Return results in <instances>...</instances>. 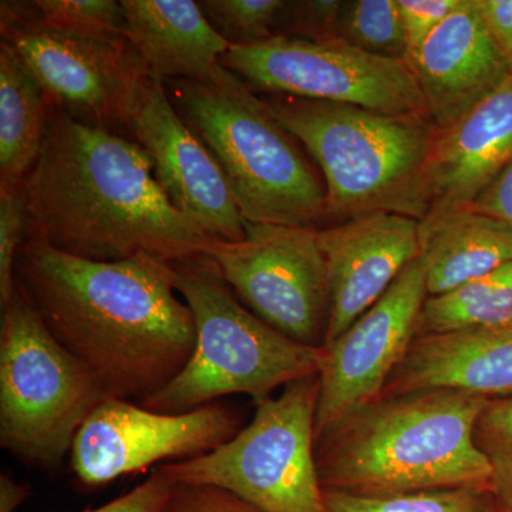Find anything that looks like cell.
Segmentation results:
<instances>
[{
  "label": "cell",
  "mask_w": 512,
  "mask_h": 512,
  "mask_svg": "<svg viewBox=\"0 0 512 512\" xmlns=\"http://www.w3.org/2000/svg\"><path fill=\"white\" fill-rule=\"evenodd\" d=\"M339 39L370 55L409 56L397 0H345Z\"/></svg>",
  "instance_id": "24"
},
{
  "label": "cell",
  "mask_w": 512,
  "mask_h": 512,
  "mask_svg": "<svg viewBox=\"0 0 512 512\" xmlns=\"http://www.w3.org/2000/svg\"><path fill=\"white\" fill-rule=\"evenodd\" d=\"M474 5L491 39L503 55L510 59L512 56V0H474Z\"/></svg>",
  "instance_id": "33"
},
{
  "label": "cell",
  "mask_w": 512,
  "mask_h": 512,
  "mask_svg": "<svg viewBox=\"0 0 512 512\" xmlns=\"http://www.w3.org/2000/svg\"><path fill=\"white\" fill-rule=\"evenodd\" d=\"M319 228L245 222V238L212 251L225 282L249 311L302 345L322 348L329 284Z\"/></svg>",
  "instance_id": "11"
},
{
  "label": "cell",
  "mask_w": 512,
  "mask_h": 512,
  "mask_svg": "<svg viewBox=\"0 0 512 512\" xmlns=\"http://www.w3.org/2000/svg\"><path fill=\"white\" fill-rule=\"evenodd\" d=\"M28 235L22 184L0 185V305L16 291V259Z\"/></svg>",
  "instance_id": "29"
},
{
  "label": "cell",
  "mask_w": 512,
  "mask_h": 512,
  "mask_svg": "<svg viewBox=\"0 0 512 512\" xmlns=\"http://www.w3.org/2000/svg\"><path fill=\"white\" fill-rule=\"evenodd\" d=\"M164 512H264L212 485L175 484Z\"/></svg>",
  "instance_id": "31"
},
{
  "label": "cell",
  "mask_w": 512,
  "mask_h": 512,
  "mask_svg": "<svg viewBox=\"0 0 512 512\" xmlns=\"http://www.w3.org/2000/svg\"><path fill=\"white\" fill-rule=\"evenodd\" d=\"M420 258L343 335L320 348L315 439L383 396L384 387L416 338L427 299Z\"/></svg>",
  "instance_id": "13"
},
{
  "label": "cell",
  "mask_w": 512,
  "mask_h": 512,
  "mask_svg": "<svg viewBox=\"0 0 512 512\" xmlns=\"http://www.w3.org/2000/svg\"><path fill=\"white\" fill-rule=\"evenodd\" d=\"M461 2L463 0H397L409 49L406 63Z\"/></svg>",
  "instance_id": "30"
},
{
  "label": "cell",
  "mask_w": 512,
  "mask_h": 512,
  "mask_svg": "<svg viewBox=\"0 0 512 512\" xmlns=\"http://www.w3.org/2000/svg\"><path fill=\"white\" fill-rule=\"evenodd\" d=\"M512 325V261L441 296H427L416 336Z\"/></svg>",
  "instance_id": "22"
},
{
  "label": "cell",
  "mask_w": 512,
  "mask_h": 512,
  "mask_svg": "<svg viewBox=\"0 0 512 512\" xmlns=\"http://www.w3.org/2000/svg\"><path fill=\"white\" fill-rule=\"evenodd\" d=\"M238 427L237 414L218 403L167 414L109 397L76 434L70 464L83 484L100 487L170 458L210 453Z\"/></svg>",
  "instance_id": "12"
},
{
  "label": "cell",
  "mask_w": 512,
  "mask_h": 512,
  "mask_svg": "<svg viewBox=\"0 0 512 512\" xmlns=\"http://www.w3.org/2000/svg\"><path fill=\"white\" fill-rule=\"evenodd\" d=\"M16 286L107 397L141 404L183 372L195 322L173 266L153 256L89 261L26 238Z\"/></svg>",
  "instance_id": "1"
},
{
  "label": "cell",
  "mask_w": 512,
  "mask_h": 512,
  "mask_svg": "<svg viewBox=\"0 0 512 512\" xmlns=\"http://www.w3.org/2000/svg\"><path fill=\"white\" fill-rule=\"evenodd\" d=\"M488 402L454 390L383 394L316 441L320 483L360 495L491 491L493 471L474 440Z\"/></svg>",
  "instance_id": "3"
},
{
  "label": "cell",
  "mask_w": 512,
  "mask_h": 512,
  "mask_svg": "<svg viewBox=\"0 0 512 512\" xmlns=\"http://www.w3.org/2000/svg\"><path fill=\"white\" fill-rule=\"evenodd\" d=\"M345 0H284L276 37L330 42L340 40Z\"/></svg>",
  "instance_id": "28"
},
{
  "label": "cell",
  "mask_w": 512,
  "mask_h": 512,
  "mask_svg": "<svg viewBox=\"0 0 512 512\" xmlns=\"http://www.w3.org/2000/svg\"><path fill=\"white\" fill-rule=\"evenodd\" d=\"M25 18L76 35L124 39L126 13L116 0H35L13 2Z\"/></svg>",
  "instance_id": "25"
},
{
  "label": "cell",
  "mask_w": 512,
  "mask_h": 512,
  "mask_svg": "<svg viewBox=\"0 0 512 512\" xmlns=\"http://www.w3.org/2000/svg\"><path fill=\"white\" fill-rule=\"evenodd\" d=\"M124 39L147 64L154 79L211 83L221 70L229 43L192 0H121Z\"/></svg>",
  "instance_id": "19"
},
{
  "label": "cell",
  "mask_w": 512,
  "mask_h": 512,
  "mask_svg": "<svg viewBox=\"0 0 512 512\" xmlns=\"http://www.w3.org/2000/svg\"><path fill=\"white\" fill-rule=\"evenodd\" d=\"M22 192L26 238L77 258L147 255L174 264L211 256L221 242L174 207L140 144L57 107L50 106L45 143Z\"/></svg>",
  "instance_id": "2"
},
{
  "label": "cell",
  "mask_w": 512,
  "mask_h": 512,
  "mask_svg": "<svg viewBox=\"0 0 512 512\" xmlns=\"http://www.w3.org/2000/svg\"><path fill=\"white\" fill-rule=\"evenodd\" d=\"M508 64H510V73L512 74V56L508 59Z\"/></svg>",
  "instance_id": "36"
},
{
  "label": "cell",
  "mask_w": 512,
  "mask_h": 512,
  "mask_svg": "<svg viewBox=\"0 0 512 512\" xmlns=\"http://www.w3.org/2000/svg\"><path fill=\"white\" fill-rule=\"evenodd\" d=\"M50 103L12 47L0 42V185H20L42 151Z\"/></svg>",
  "instance_id": "21"
},
{
  "label": "cell",
  "mask_w": 512,
  "mask_h": 512,
  "mask_svg": "<svg viewBox=\"0 0 512 512\" xmlns=\"http://www.w3.org/2000/svg\"><path fill=\"white\" fill-rule=\"evenodd\" d=\"M174 481L160 466L144 483L111 503L83 512H164L174 490Z\"/></svg>",
  "instance_id": "32"
},
{
  "label": "cell",
  "mask_w": 512,
  "mask_h": 512,
  "mask_svg": "<svg viewBox=\"0 0 512 512\" xmlns=\"http://www.w3.org/2000/svg\"><path fill=\"white\" fill-rule=\"evenodd\" d=\"M407 64L437 128L466 116L511 74L508 59L485 29L474 0H463Z\"/></svg>",
  "instance_id": "17"
},
{
  "label": "cell",
  "mask_w": 512,
  "mask_h": 512,
  "mask_svg": "<svg viewBox=\"0 0 512 512\" xmlns=\"http://www.w3.org/2000/svg\"><path fill=\"white\" fill-rule=\"evenodd\" d=\"M318 375L256 404L254 419L210 453L160 464L175 484L212 485L264 512H329L316 464Z\"/></svg>",
  "instance_id": "8"
},
{
  "label": "cell",
  "mask_w": 512,
  "mask_h": 512,
  "mask_svg": "<svg viewBox=\"0 0 512 512\" xmlns=\"http://www.w3.org/2000/svg\"><path fill=\"white\" fill-rule=\"evenodd\" d=\"M512 161V74L466 116L437 128L426 167V228L471 207Z\"/></svg>",
  "instance_id": "16"
},
{
  "label": "cell",
  "mask_w": 512,
  "mask_h": 512,
  "mask_svg": "<svg viewBox=\"0 0 512 512\" xmlns=\"http://www.w3.org/2000/svg\"><path fill=\"white\" fill-rule=\"evenodd\" d=\"M474 440L493 471L495 507L512 512V394L487 403L478 416Z\"/></svg>",
  "instance_id": "27"
},
{
  "label": "cell",
  "mask_w": 512,
  "mask_h": 512,
  "mask_svg": "<svg viewBox=\"0 0 512 512\" xmlns=\"http://www.w3.org/2000/svg\"><path fill=\"white\" fill-rule=\"evenodd\" d=\"M29 494L28 485L18 483L10 474L0 476V512H15Z\"/></svg>",
  "instance_id": "35"
},
{
  "label": "cell",
  "mask_w": 512,
  "mask_h": 512,
  "mask_svg": "<svg viewBox=\"0 0 512 512\" xmlns=\"http://www.w3.org/2000/svg\"><path fill=\"white\" fill-rule=\"evenodd\" d=\"M106 399L16 286L0 322V446L30 466H60Z\"/></svg>",
  "instance_id": "7"
},
{
  "label": "cell",
  "mask_w": 512,
  "mask_h": 512,
  "mask_svg": "<svg viewBox=\"0 0 512 512\" xmlns=\"http://www.w3.org/2000/svg\"><path fill=\"white\" fill-rule=\"evenodd\" d=\"M427 390L511 396L512 325L416 336L383 394Z\"/></svg>",
  "instance_id": "18"
},
{
  "label": "cell",
  "mask_w": 512,
  "mask_h": 512,
  "mask_svg": "<svg viewBox=\"0 0 512 512\" xmlns=\"http://www.w3.org/2000/svg\"><path fill=\"white\" fill-rule=\"evenodd\" d=\"M221 64L256 93L429 117L409 64L370 55L343 40L274 37L261 45L229 47Z\"/></svg>",
  "instance_id": "10"
},
{
  "label": "cell",
  "mask_w": 512,
  "mask_h": 512,
  "mask_svg": "<svg viewBox=\"0 0 512 512\" xmlns=\"http://www.w3.org/2000/svg\"><path fill=\"white\" fill-rule=\"evenodd\" d=\"M2 42L42 86L50 106L84 126L130 131L131 114L150 69L126 39L64 32L25 18L13 2L0 6Z\"/></svg>",
  "instance_id": "9"
},
{
  "label": "cell",
  "mask_w": 512,
  "mask_h": 512,
  "mask_svg": "<svg viewBox=\"0 0 512 512\" xmlns=\"http://www.w3.org/2000/svg\"><path fill=\"white\" fill-rule=\"evenodd\" d=\"M195 322L194 352L173 382L141 406L178 414L229 394L264 402L279 387L318 375L320 348L302 345L245 308L210 255L171 264Z\"/></svg>",
  "instance_id": "6"
},
{
  "label": "cell",
  "mask_w": 512,
  "mask_h": 512,
  "mask_svg": "<svg viewBox=\"0 0 512 512\" xmlns=\"http://www.w3.org/2000/svg\"><path fill=\"white\" fill-rule=\"evenodd\" d=\"M130 133L147 151L154 174L175 208L218 241L245 238V218L211 151L175 110L161 80L141 90Z\"/></svg>",
  "instance_id": "14"
},
{
  "label": "cell",
  "mask_w": 512,
  "mask_h": 512,
  "mask_svg": "<svg viewBox=\"0 0 512 512\" xmlns=\"http://www.w3.org/2000/svg\"><path fill=\"white\" fill-rule=\"evenodd\" d=\"M329 512H494L493 494L484 488H448L389 495L325 490Z\"/></svg>",
  "instance_id": "23"
},
{
  "label": "cell",
  "mask_w": 512,
  "mask_h": 512,
  "mask_svg": "<svg viewBox=\"0 0 512 512\" xmlns=\"http://www.w3.org/2000/svg\"><path fill=\"white\" fill-rule=\"evenodd\" d=\"M198 5L229 46H255L276 37L284 0H201Z\"/></svg>",
  "instance_id": "26"
},
{
  "label": "cell",
  "mask_w": 512,
  "mask_h": 512,
  "mask_svg": "<svg viewBox=\"0 0 512 512\" xmlns=\"http://www.w3.org/2000/svg\"><path fill=\"white\" fill-rule=\"evenodd\" d=\"M494 512H500V511H498L497 508H495Z\"/></svg>",
  "instance_id": "37"
},
{
  "label": "cell",
  "mask_w": 512,
  "mask_h": 512,
  "mask_svg": "<svg viewBox=\"0 0 512 512\" xmlns=\"http://www.w3.org/2000/svg\"><path fill=\"white\" fill-rule=\"evenodd\" d=\"M175 110L218 161L245 221L323 228L326 187L301 141L241 77L164 83Z\"/></svg>",
  "instance_id": "5"
},
{
  "label": "cell",
  "mask_w": 512,
  "mask_h": 512,
  "mask_svg": "<svg viewBox=\"0 0 512 512\" xmlns=\"http://www.w3.org/2000/svg\"><path fill=\"white\" fill-rule=\"evenodd\" d=\"M468 208L490 215L512 229V161Z\"/></svg>",
  "instance_id": "34"
},
{
  "label": "cell",
  "mask_w": 512,
  "mask_h": 512,
  "mask_svg": "<svg viewBox=\"0 0 512 512\" xmlns=\"http://www.w3.org/2000/svg\"><path fill=\"white\" fill-rule=\"evenodd\" d=\"M329 284L325 343L346 332L420 256V222L373 212L319 228Z\"/></svg>",
  "instance_id": "15"
},
{
  "label": "cell",
  "mask_w": 512,
  "mask_h": 512,
  "mask_svg": "<svg viewBox=\"0 0 512 512\" xmlns=\"http://www.w3.org/2000/svg\"><path fill=\"white\" fill-rule=\"evenodd\" d=\"M427 295L441 296L512 261V229L473 208L420 227Z\"/></svg>",
  "instance_id": "20"
},
{
  "label": "cell",
  "mask_w": 512,
  "mask_h": 512,
  "mask_svg": "<svg viewBox=\"0 0 512 512\" xmlns=\"http://www.w3.org/2000/svg\"><path fill=\"white\" fill-rule=\"evenodd\" d=\"M264 99L322 174L325 227L373 212L426 218V167L437 134L430 117L291 96Z\"/></svg>",
  "instance_id": "4"
}]
</instances>
